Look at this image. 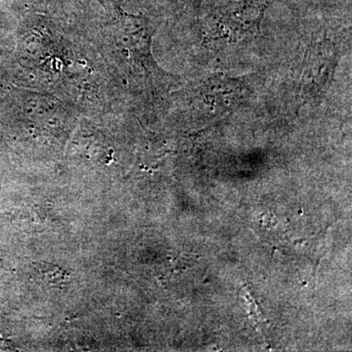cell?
Segmentation results:
<instances>
[{
	"label": "cell",
	"instance_id": "1",
	"mask_svg": "<svg viewBox=\"0 0 352 352\" xmlns=\"http://www.w3.org/2000/svg\"><path fill=\"white\" fill-rule=\"evenodd\" d=\"M34 270L38 277L41 278V282L50 285V286H64L68 280L67 273L53 264L36 263L34 265Z\"/></svg>",
	"mask_w": 352,
	"mask_h": 352
}]
</instances>
